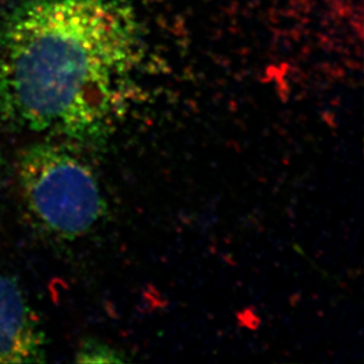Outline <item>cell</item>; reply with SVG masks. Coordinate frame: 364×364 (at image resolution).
<instances>
[{
	"label": "cell",
	"instance_id": "1",
	"mask_svg": "<svg viewBox=\"0 0 364 364\" xmlns=\"http://www.w3.org/2000/svg\"><path fill=\"white\" fill-rule=\"evenodd\" d=\"M141 59L129 0H21L0 18V118L97 143L125 114Z\"/></svg>",
	"mask_w": 364,
	"mask_h": 364
},
{
	"label": "cell",
	"instance_id": "2",
	"mask_svg": "<svg viewBox=\"0 0 364 364\" xmlns=\"http://www.w3.org/2000/svg\"><path fill=\"white\" fill-rule=\"evenodd\" d=\"M68 141H37L21 152L17 178L21 200L43 230L63 240L89 234L107 213L92 166Z\"/></svg>",
	"mask_w": 364,
	"mask_h": 364
},
{
	"label": "cell",
	"instance_id": "3",
	"mask_svg": "<svg viewBox=\"0 0 364 364\" xmlns=\"http://www.w3.org/2000/svg\"><path fill=\"white\" fill-rule=\"evenodd\" d=\"M48 340L14 276L0 274V364L43 363Z\"/></svg>",
	"mask_w": 364,
	"mask_h": 364
},
{
	"label": "cell",
	"instance_id": "4",
	"mask_svg": "<svg viewBox=\"0 0 364 364\" xmlns=\"http://www.w3.org/2000/svg\"><path fill=\"white\" fill-rule=\"evenodd\" d=\"M77 363H124L127 358L110 344L97 338L82 341L76 351Z\"/></svg>",
	"mask_w": 364,
	"mask_h": 364
},
{
	"label": "cell",
	"instance_id": "5",
	"mask_svg": "<svg viewBox=\"0 0 364 364\" xmlns=\"http://www.w3.org/2000/svg\"><path fill=\"white\" fill-rule=\"evenodd\" d=\"M1 162H3V156H1V149H0V170H1Z\"/></svg>",
	"mask_w": 364,
	"mask_h": 364
}]
</instances>
